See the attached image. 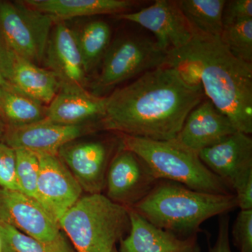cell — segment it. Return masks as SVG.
Returning <instances> with one entry per match:
<instances>
[{
  "label": "cell",
  "mask_w": 252,
  "mask_h": 252,
  "mask_svg": "<svg viewBox=\"0 0 252 252\" xmlns=\"http://www.w3.org/2000/svg\"><path fill=\"white\" fill-rule=\"evenodd\" d=\"M101 130L157 141L175 140L190 112L205 99L201 86L164 64L107 96Z\"/></svg>",
  "instance_id": "6da1fadb"
},
{
  "label": "cell",
  "mask_w": 252,
  "mask_h": 252,
  "mask_svg": "<svg viewBox=\"0 0 252 252\" xmlns=\"http://www.w3.org/2000/svg\"><path fill=\"white\" fill-rule=\"evenodd\" d=\"M165 64L201 86L237 130L252 133V64L233 56L219 36L197 32L187 45L167 53Z\"/></svg>",
  "instance_id": "7a4b0ae2"
},
{
  "label": "cell",
  "mask_w": 252,
  "mask_h": 252,
  "mask_svg": "<svg viewBox=\"0 0 252 252\" xmlns=\"http://www.w3.org/2000/svg\"><path fill=\"white\" fill-rule=\"evenodd\" d=\"M237 207L234 194L204 193L165 180L131 209L161 229L193 235L205 220Z\"/></svg>",
  "instance_id": "3957f363"
},
{
  "label": "cell",
  "mask_w": 252,
  "mask_h": 252,
  "mask_svg": "<svg viewBox=\"0 0 252 252\" xmlns=\"http://www.w3.org/2000/svg\"><path fill=\"white\" fill-rule=\"evenodd\" d=\"M74 252H111L130 230L128 208L102 193L87 194L58 220Z\"/></svg>",
  "instance_id": "277c9868"
},
{
  "label": "cell",
  "mask_w": 252,
  "mask_h": 252,
  "mask_svg": "<svg viewBox=\"0 0 252 252\" xmlns=\"http://www.w3.org/2000/svg\"><path fill=\"white\" fill-rule=\"evenodd\" d=\"M122 137V148L140 158L158 180L175 182L204 193H230L229 187L204 165L198 154L175 140H152L126 135Z\"/></svg>",
  "instance_id": "5b68a950"
},
{
  "label": "cell",
  "mask_w": 252,
  "mask_h": 252,
  "mask_svg": "<svg viewBox=\"0 0 252 252\" xmlns=\"http://www.w3.org/2000/svg\"><path fill=\"white\" fill-rule=\"evenodd\" d=\"M167 57V53L149 38H119L110 44L104 55L100 72L91 86V94L104 97L126 81L164 65Z\"/></svg>",
  "instance_id": "8992f818"
},
{
  "label": "cell",
  "mask_w": 252,
  "mask_h": 252,
  "mask_svg": "<svg viewBox=\"0 0 252 252\" xmlns=\"http://www.w3.org/2000/svg\"><path fill=\"white\" fill-rule=\"evenodd\" d=\"M55 21L22 1H0V36L6 47L34 64L44 61Z\"/></svg>",
  "instance_id": "52a82bcc"
},
{
  "label": "cell",
  "mask_w": 252,
  "mask_h": 252,
  "mask_svg": "<svg viewBox=\"0 0 252 252\" xmlns=\"http://www.w3.org/2000/svg\"><path fill=\"white\" fill-rule=\"evenodd\" d=\"M115 17L148 30L155 36L159 47L166 53L187 45L197 33L182 12L178 1L174 0H157L140 11Z\"/></svg>",
  "instance_id": "ba28073f"
},
{
  "label": "cell",
  "mask_w": 252,
  "mask_h": 252,
  "mask_svg": "<svg viewBox=\"0 0 252 252\" xmlns=\"http://www.w3.org/2000/svg\"><path fill=\"white\" fill-rule=\"evenodd\" d=\"M198 157L234 191L252 184V139L237 131L199 152Z\"/></svg>",
  "instance_id": "9c48e42d"
},
{
  "label": "cell",
  "mask_w": 252,
  "mask_h": 252,
  "mask_svg": "<svg viewBox=\"0 0 252 252\" xmlns=\"http://www.w3.org/2000/svg\"><path fill=\"white\" fill-rule=\"evenodd\" d=\"M99 130L98 124L64 125L45 119L26 126H4L1 142L14 149H28L36 154H58L65 144Z\"/></svg>",
  "instance_id": "30bf717a"
},
{
  "label": "cell",
  "mask_w": 252,
  "mask_h": 252,
  "mask_svg": "<svg viewBox=\"0 0 252 252\" xmlns=\"http://www.w3.org/2000/svg\"><path fill=\"white\" fill-rule=\"evenodd\" d=\"M158 181L140 158L122 147L107 168L106 196L114 203L132 208L148 195Z\"/></svg>",
  "instance_id": "8fae6325"
},
{
  "label": "cell",
  "mask_w": 252,
  "mask_h": 252,
  "mask_svg": "<svg viewBox=\"0 0 252 252\" xmlns=\"http://www.w3.org/2000/svg\"><path fill=\"white\" fill-rule=\"evenodd\" d=\"M0 222L43 243L64 238L58 222L40 204L19 190L0 187Z\"/></svg>",
  "instance_id": "7c38bea8"
},
{
  "label": "cell",
  "mask_w": 252,
  "mask_h": 252,
  "mask_svg": "<svg viewBox=\"0 0 252 252\" xmlns=\"http://www.w3.org/2000/svg\"><path fill=\"white\" fill-rule=\"evenodd\" d=\"M38 203L56 221L82 196L83 190L58 154H37Z\"/></svg>",
  "instance_id": "4fadbf2b"
},
{
  "label": "cell",
  "mask_w": 252,
  "mask_h": 252,
  "mask_svg": "<svg viewBox=\"0 0 252 252\" xmlns=\"http://www.w3.org/2000/svg\"><path fill=\"white\" fill-rule=\"evenodd\" d=\"M58 155L88 194L102 193L105 189L109 150L100 141L69 142Z\"/></svg>",
  "instance_id": "5bb4252c"
},
{
  "label": "cell",
  "mask_w": 252,
  "mask_h": 252,
  "mask_svg": "<svg viewBox=\"0 0 252 252\" xmlns=\"http://www.w3.org/2000/svg\"><path fill=\"white\" fill-rule=\"evenodd\" d=\"M44 61L61 86L86 89L87 73L78 47L75 33L64 21L54 23Z\"/></svg>",
  "instance_id": "9a60e30c"
},
{
  "label": "cell",
  "mask_w": 252,
  "mask_h": 252,
  "mask_svg": "<svg viewBox=\"0 0 252 252\" xmlns=\"http://www.w3.org/2000/svg\"><path fill=\"white\" fill-rule=\"evenodd\" d=\"M237 131L226 115L204 99L189 114L175 140L198 154Z\"/></svg>",
  "instance_id": "2e32d148"
},
{
  "label": "cell",
  "mask_w": 252,
  "mask_h": 252,
  "mask_svg": "<svg viewBox=\"0 0 252 252\" xmlns=\"http://www.w3.org/2000/svg\"><path fill=\"white\" fill-rule=\"evenodd\" d=\"M107 101V96L94 95L86 89L61 86L47 106L46 119L64 125L94 124L100 126Z\"/></svg>",
  "instance_id": "e0dca14e"
},
{
  "label": "cell",
  "mask_w": 252,
  "mask_h": 252,
  "mask_svg": "<svg viewBox=\"0 0 252 252\" xmlns=\"http://www.w3.org/2000/svg\"><path fill=\"white\" fill-rule=\"evenodd\" d=\"M128 212L129 235L120 240L119 252H200L193 236L179 238L152 224L132 209Z\"/></svg>",
  "instance_id": "ac0fdd59"
},
{
  "label": "cell",
  "mask_w": 252,
  "mask_h": 252,
  "mask_svg": "<svg viewBox=\"0 0 252 252\" xmlns=\"http://www.w3.org/2000/svg\"><path fill=\"white\" fill-rule=\"evenodd\" d=\"M25 4L49 15L55 22L74 18L127 13L137 4L131 0H25Z\"/></svg>",
  "instance_id": "d6986e66"
},
{
  "label": "cell",
  "mask_w": 252,
  "mask_h": 252,
  "mask_svg": "<svg viewBox=\"0 0 252 252\" xmlns=\"http://www.w3.org/2000/svg\"><path fill=\"white\" fill-rule=\"evenodd\" d=\"M6 81L45 105L51 103L61 88L54 73L20 57L12 51L11 67Z\"/></svg>",
  "instance_id": "ffe728a7"
},
{
  "label": "cell",
  "mask_w": 252,
  "mask_h": 252,
  "mask_svg": "<svg viewBox=\"0 0 252 252\" xmlns=\"http://www.w3.org/2000/svg\"><path fill=\"white\" fill-rule=\"evenodd\" d=\"M47 107L6 81L0 99V119L5 126H21L46 118Z\"/></svg>",
  "instance_id": "44dd1931"
},
{
  "label": "cell",
  "mask_w": 252,
  "mask_h": 252,
  "mask_svg": "<svg viewBox=\"0 0 252 252\" xmlns=\"http://www.w3.org/2000/svg\"><path fill=\"white\" fill-rule=\"evenodd\" d=\"M75 33L86 73L91 72L102 63L111 44L112 30L102 20H94L86 23Z\"/></svg>",
  "instance_id": "7402d4cb"
},
{
  "label": "cell",
  "mask_w": 252,
  "mask_h": 252,
  "mask_svg": "<svg viewBox=\"0 0 252 252\" xmlns=\"http://www.w3.org/2000/svg\"><path fill=\"white\" fill-rule=\"evenodd\" d=\"M178 2L197 32L220 37L225 0H180Z\"/></svg>",
  "instance_id": "603a6c76"
},
{
  "label": "cell",
  "mask_w": 252,
  "mask_h": 252,
  "mask_svg": "<svg viewBox=\"0 0 252 252\" xmlns=\"http://www.w3.org/2000/svg\"><path fill=\"white\" fill-rule=\"evenodd\" d=\"M0 238L1 252H74L65 238L56 243H43L2 222H0Z\"/></svg>",
  "instance_id": "cb8c5ba5"
},
{
  "label": "cell",
  "mask_w": 252,
  "mask_h": 252,
  "mask_svg": "<svg viewBox=\"0 0 252 252\" xmlns=\"http://www.w3.org/2000/svg\"><path fill=\"white\" fill-rule=\"evenodd\" d=\"M220 38L233 56L252 64V18L223 25Z\"/></svg>",
  "instance_id": "d4e9b609"
},
{
  "label": "cell",
  "mask_w": 252,
  "mask_h": 252,
  "mask_svg": "<svg viewBox=\"0 0 252 252\" xmlns=\"http://www.w3.org/2000/svg\"><path fill=\"white\" fill-rule=\"evenodd\" d=\"M16 173L21 191L38 202L39 160L37 154L25 149H14Z\"/></svg>",
  "instance_id": "484cf974"
},
{
  "label": "cell",
  "mask_w": 252,
  "mask_h": 252,
  "mask_svg": "<svg viewBox=\"0 0 252 252\" xmlns=\"http://www.w3.org/2000/svg\"><path fill=\"white\" fill-rule=\"evenodd\" d=\"M0 187L21 191L16 177L15 150L1 141H0Z\"/></svg>",
  "instance_id": "4316f807"
},
{
  "label": "cell",
  "mask_w": 252,
  "mask_h": 252,
  "mask_svg": "<svg viewBox=\"0 0 252 252\" xmlns=\"http://www.w3.org/2000/svg\"><path fill=\"white\" fill-rule=\"evenodd\" d=\"M240 252H252V210H240L232 230Z\"/></svg>",
  "instance_id": "83f0119b"
},
{
  "label": "cell",
  "mask_w": 252,
  "mask_h": 252,
  "mask_svg": "<svg viewBox=\"0 0 252 252\" xmlns=\"http://www.w3.org/2000/svg\"><path fill=\"white\" fill-rule=\"evenodd\" d=\"M252 18V0H230L226 1L223 11V25Z\"/></svg>",
  "instance_id": "f1b7e54d"
},
{
  "label": "cell",
  "mask_w": 252,
  "mask_h": 252,
  "mask_svg": "<svg viewBox=\"0 0 252 252\" xmlns=\"http://www.w3.org/2000/svg\"><path fill=\"white\" fill-rule=\"evenodd\" d=\"M209 252H232L230 245L229 217L225 216L220 220L218 236Z\"/></svg>",
  "instance_id": "f546056e"
},
{
  "label": "cell",
  "mask_w": 252,
  "mask_h": 252,
  "mask_svg": "<svg viewBox=\"0 0 252 252\" xmlns=\"http://www.w3.org/2000/svg\"><path fill=\"white\" fill-rule=\"evenodd\" d=\"M11 63V51H10L0 36V74L6 80L9 75Z\"/></svg>",
  "instance_id": "4dcf8cb0"
},
{
  "label": "cell",
  "mask_w": 252,
  "mask_h": 252,
  "mask_svg": "<svg viewBox=\"0 0 252 252\" xmlns=\"http://www.w3.org/2000/svg\"><path fill=\"white\" fill-rule=\"evenodd\" d=\"M6 80L3 78L2 76L0 74V99H1V92H2V87L4 86L5 83H6Z\"/></svg>",
  "instance_id": "1f68e13d"
},
{
  "label": "cell",
  "mask_w": 252,
  "mask_h": 252,
  "mask_svg": "<svg viewBox=\"0 0 252 252\" xmlns=\"http://www.w3.org/2000/svg\"><path fill=\"white\" fill-rule=\"evenodd\" d=\"M4 125L1 122V119H0V140L1 141L2 138L3 132H4Z\"/></svg>",
  "instance_id": "d6a6232c"
},
{
  "label": "cell",
  "mask_w": 252,
  "mask_h": 252,
  "mask_svg": "<svg viewBox=\"0 0 252 252\" xmlns=\"http://www.w3.org/2000/svg\"><path fill=\"white\" fill-rule=\"evenodd\" d=\"M119 252L118 251V250H117V248H114V249H113V250H112V252Z\"/></svg>",
  "instance_id": "836d02e7"
},
{
  "label": "cell",
  "mask_w": 252,
  "mask_h": 252,
  "mask_svg": "<svg viewBox=\"0 0 252 252\" xmlns=\"http://www.w3.org/2000/svg\"><path fill=\"white\" fill-rule=\"evenodd\" d=\"M1 238H0V252H1Z\"/></svg>",
  "instance_id": "e575fe53"
}]
</instances>
